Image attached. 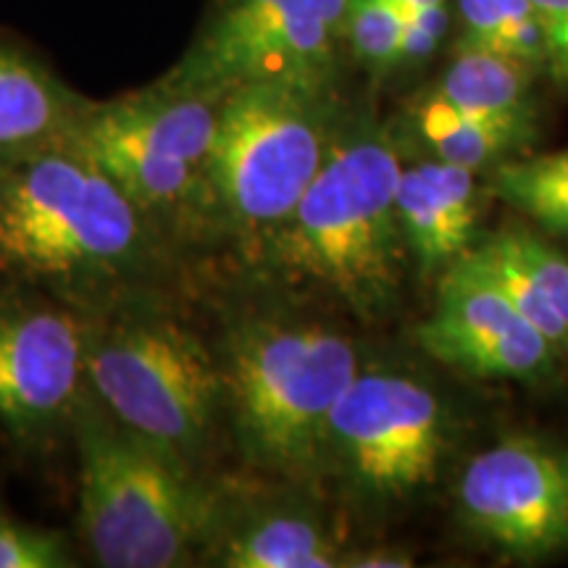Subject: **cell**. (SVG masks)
Listing matches in <instances>:
<instances>
[{
    "label": "cell",
    "mask_w": 568,
    "mask_h": 568,
    "mask_svg": "<svg viewBox=\"0 0 568 568\" xmlns=\"http://www.w3.org/2000/svg\"><path fill=\"white\" fill-rule=\"evenodd\" d=\"M424 353L477 379H537L558 347L464 253L443 272L437 308L416 326Z\"/></svg>",
    "instance_id": "cell-12"
},
{
    "label": "cell",
    "mask_w": 568,
    "mask_h": 568,
    "mask_svg": "<svg viewBox=\"0 0 568 568\" xmlns=\"http://www.w3.org/2000/svg\"><path fill=\"white\" fill-rule=\"evenodd\" d=\"M508 205H514L529 219L558 237L568 240V193H552V190H535V193H518L508 197Z\"/></svg>",
    "instance_id": "cell-27"
},
{
    "label": "cell",
    "mask_w": 568,
    "mask_h": 568,
    "mask_svg": "<svg viewBox=\"0 0 568 568\" xmlns=\"http://www.w3.org/2000/svg\"><path fill=\"white\" fill-rule=\"evenodd\" d=\"M414 122L418 138L429 145L437 161L464 166L474 174L508 161L518 148H524L535 138V132H524L516 126L489 122V119L460 111L435 92H429L416 105Z\"/></svg>",
    "instance_id": "cell-17"
},
{
    "label": "cell",
    "mask_w": 568,
    "mask_h": 568,
    "mask_svg": "<svg viewBox=\"0 0 568 568\" xmlns=\"http://www.w3.org/2000/svg\"><path fill=\"white\" fill-rule=\"evenodd\" d=\"M485 243L521 268L568 324V255L564 251L524 226L489 234Z\"/></svg>",
    "instance_id": "cell-19"
},
{
    "label": "cell",
    "mask_w": 568,
    "mask_h": 568,
    "mask_svg": "<svg viewBox=\"0 0 568 568\" xmlns=\"http://www.w3.org/2000/svg\"><path fill=\"white\" fill-rule=\"evenodd\" d=\"M447 9L443 6H432V9L416 11L408 19L406 34H403V53L400 63H422L437 51L439 40L447 32Z\"/></svg>",
    "instance_id": "cell-26"
},
{
    "label": "cell",
    "mask_w": 568,
    "mask_h": 568,
    "mask_svg": "<svg viewBox=\"0 0 568 568\" xmlns=\"http://www.w3.org/2000/svg\"><path fill=\"white\" fill-rule=\"evenodd\" d=\"M408 19V13L393 0H351L345 42L366 69L382 74L400 63Z\"/></svg>",
    "instance_id": "cell-18"
},
{
    "label": "cell",
    "mask_w": 568,
    "mask_h": 568,
    "mask_svg": "<svg viewBox=\"0 0 568 568\" xmlns=\"http://www.w3.org/2000/svg\"><path fill=\"white\" fill-rule=\"evenodd\" d=\"M535 190L568 193V148L531 159H508L497 163L489 176V193L503 203L518 193H535Z\"/></svg>",
    "instance_id": "cell-22"
},
{
    "label": "cell",
    "mask_w": 568,
    "mask_h": 568,
    "mask_svg": "<svg viewBox=\"0 0 568 568\" xmlns=\"http://www.w3.org/2000/svg\"><path fill=\"white\" fill-rule=\"evenodd\" d=\"M393 3L400 6V9L406 11L408 17H414V13L422 11V9H432V6H443L445 0H393Z\"/></svg>",
    "instance_id": "cell-29"
},
{
    "label": "cell",
    "mask_w": 568,
    "mask_h": 568,
    "mask_svg": "<svg viewBox=\"0 0 568 568\" xmlns=\"http://www.w3.org/2000/svg\"><path fill=\"white\" fill-rule=\"evenodd\" d=\"M548 45L550 74L568 88V0H531Z\"/></svg>",
    "instance_id": "cell-25"
},
{
    "label": "cell",
    "mask_w": 568,
    "mask_h": 568,
    "mask_svg": "<svg viewBox=\"0 0 568 568\" xmlns=\"http://www.w3.org/2000/svg\"><path fill=\"white\" fill-rule=\"evenodd\" d=\"M503 27H506V55L537 69L548 63L545 32L531 0H500Z\"/></svg>",
    "instance_id": "cell-23"
},
{
    "label": "cell",
    "mask_w": 568,
    "mask_h": 568,
    "mask_svg": "<svg viewBox=\"0 0 568 568\" xmlns=\"http://www.w3.org/2000/svg\"><path fill=\"white\" fill-rule=\"evenodd\" d=\"M458 11L466 27L464 42L506 53V27H503L500 0H458Z\"/></svg>",
    "instance_id": "cell-24"
},
{
    "label": "cell",
    "mask_w": 568,
    "mask_h": 568,
    "mask_svg": "<svg viewBox=\"0 0 568 568\" xmlns=\"http://www.w3.org/2000/svg\"><path fill=\"white\" fill-rule=\"evenodd\" d=\"M345 566H358V568H406V566H414V560H410L408 552L387 550V548H374V550L347 552Z\"/></svg>",
    "instance_id": "cell-28"
},
{
    "label": "cell",
    "mask_w": 568,
    "mask_h": 568,
    "mask_svg": "<svg viewBox=\"0 0 568 568\" xmlns=\"http://www.w3.org/2000/svg\"><path fill=\"white\" fill-rule=\"evenodd\" d=\"M90 316L27 284L0 293V435L42 445L88 395Z\"/></svg>",
    "instance_id": "cell-10"
},
{
    "label": "cell",
    "mask_w": 568,
    "mask_h": 568,
    "mask_svg": "<svg viewBox=\"0 0 568 568\" xmlns=\"http://www.w3.org/2000/svg\"><path fill=\"white\" fill-rule=\"evenodd\" d=\"M339 124L329 84L261 80L226 90L205 166L211 237L264 245L324 166Z\"/></svg>",
    "instance_id": "cell-6"
},
{
    "label": "cell",
    "mask_w": 568,
    "mask_h": 568,
    "mask_svg": "<svg viewBox=\"0 0 568 568\" xmlns=\"http://www.w3.org/2000/svg\"><path fill=\"white\" fill-rule=\"evenodd\" d=\"M182 251L74 140L0 166V274L84 314L169 295Z\"/></svg>",
    "instance_id": "cell-1"
},
{
    "label": "cell",
    "mask_w": 568,
    "mask_h": 568,
    "mask_svg": "<svg viewBox=\"0 0 568 568\" xmlns=\"http://www.w3.org/2000/svg\"><path fill=\"white\" fill-rule=\"evenodd\" d=\"M216 355L245 464L293 485L318 479L326 422L361 372L355 339L322 318L258 314L226 326Z\"/></svg>",
    "instance_id": "cell-3"
},
{
    "label": "cell",
    "mask_w": 568,
    "mask_h": 568,
    "mask_svg": "<svg viewBox=\"0 0 568 568\" xmlns=\"http://www.w3.org/2000/svg\"><path fill=\"white\" fill-rule=\"evenodd\" d=\"M77 552L59 529L34 527L0 506V568H71Z\"/></svg>",
    "instance_id": "cell-21"
},
{
    "label": "cell",
    "mask_w": 568,
    "mask_h": 568,
    "mask_svg": "<svg viewBox=\"0 0 568 568\" xmlns=\"http://www.w3.org/2000/svg\"><path fill=\"white\" fill-rule=\"evenodd\" d=\"M71 435L80 456V535L98 566L201 564L222 514V487L124 429L90 389Z\"/></svg>",
    "instance_id": "cell-4"
},
{
    "label": "cell",
    "mask_w": 568,
    "mask_h": 568,
    "mask_svg": "<svg viewBox=\"0 0 568 568\" xmlns=\"http://www.w3.org/2000/svg\"><path fill=\"white\" fill-rule=\"evenodd\" d=\"M458 516L500 556L531 564L568 550V447L503 437L468 460Z\"/></svg>",
    "instance_id": "cell-11"
},
{
    "label": "cell",
    "mask_w": 568,
    "mask_h": 568,
    "mask_svg": "<svg viewBox=\"0 0 568 568\" xmlns=\"http://www.w3.org/2000/svg\"><path fill=\"white\" fill-rule=\"evenodd\" d=\"M445 443V408L432 387L361 366L326 422L318 477L366 506H393L435 481Z\"/></svg>",
    "instance_id": "cell-8"
},
{
    "label": "cell",
    "mask_w": 568,
    "mask_h": 568,
    "mask_svg": "<svg viewBox=\"0 0 568 568\" xmlns=\"http://www.w3.org/2000/svg\"><path fill=\"white\" fill-rule=\"evenodd\" d=\"M224 92L166 71L148 88L90 101L71 134L182 253L211 240L205 166Z\"/></svg>",
    "instance_id": "cell-7"
},
{
    "label": "cell",
    "mask_w": 568,
    "mask_h": 568,
    "mask_svg": "<svg viewBox=\"0 0 568 568\" xmlns=\"http://www.w3.org/2000/svg\"><path fill=\"white\" fill-rule=\"evenodd\" d=\"M347 550L316 508L295 500H237L224 489L222 514L203 564L224 568H335Z\"/></svg>",
    "instance_id": "cell-13"
},
{
    "label": "cell",
    "mask_w": 568,
    "mask_h": 568,
    "mask_svg": "<svg viewBox=\"0 0 568 568\" xmlns=\"http://www.w3.org/2000/svg\"><path fill=\"white\" fill-rule=\"evenodd\" d=\"M466 255L510 297V303H514L516 308L558 347V351H568V324L560 318L558 311L552 308V303L539 293L537 284L531 282L521 268L510 264L506 255H500L487 243L468 247Z\"/></svg>",
    "instance_id": "cell-20"
},
{
    "label": "cell",
    "mask_w": 568,
    "mask_h": 568,
    "mask_svg": "<svg viewBox=\"0 0 568 568\" xmlns=\"http://www.w3.org/2000/svg\"><path fill=\"white\" fill-rule=\"evenodd\" d=\"M527 71L529 67L506 53L460 42L435 95L474 116L535 132Z\"/></svg>",
    "instance_id": "cell-16"
},
{
    "label": "cell",
    "mask_w": 568,
    "mask_h": 568,
    "mask_svg": "<svg viewBox=\"0 0 568 568\" xmlns=\"http://www.w3.org/2000/svg\"><path fill=\"white\" fill-rule=\"evenodd\" d=\"M400 172L385 126L343 119L301 203L258 247L268 268L347 314L385 316L400 293L408 258L397 219Z\"/></svg>",
    "instance_id": "cell-2"
},
{
    "label": "cell",
    "mask_w": 568,
    "mask_h": 568,
    "mask_svg": "<svg viewBox=\"0 0 568 568\" xmlns=\"http://www.w3.org/2000/svg\"><path fill=\"white\" fill-rule=\"evenodd\" d=\"M351 0H222L169 74L211 90L290 80L335 88Z\"/></svg>",
    "instance_id": "cell-9"
},
{
    "label": "cell",
    "mask_w": 568,
    "mask_h": 568,
    "mask_svg": "<svg viewBox=\"0 0 568 568\" xmlns=\"http://www.w3.org/2000/svg\"><path fill=\"white\" fill-rule=\"evenodd\" d=\"M397 219L416 266L424 274L445 272L471 247L477 234V174L445 161L403 169Z\"/></svg>",
    "instance_id": "cell-14"
},
{
    "label": "cell",
    "mask_w": 568,
    "mask_h": 568,
    "mask_svg": "<svg viewBox=\"0 0 568 568\" xmlns=\"http://www.w3.org/2000/svg\"><path fill=\"white\" fill-rule=\"evenodd\" d=\"M88 389L124 429L197 471L226 422L216 347L169 308V295L90 316Z\"/></svg>",
    "instance_id": "cell-5"
},
{
    "label": "cell",
    "mask_w": 568,
    "mask_h": 568,
    "mask_svg": "<svg viewBox=\"0 0 568 568\" xmlns=\"http://www.w3.org/2000/svg\"><path fill=\"white\" fill-rule=\"evenodd\" d=\"M88 103L45 61L0 38V166L67 142Z\"/></svg>",
    "instance_id": "cell-15"
}]
</instances>
